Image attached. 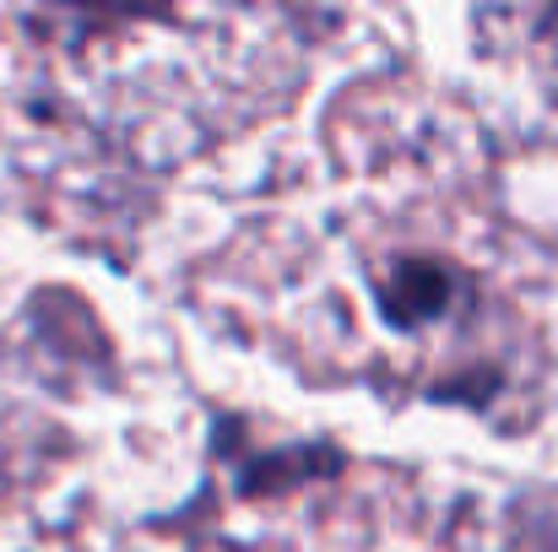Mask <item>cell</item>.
<instances>
[{
    "mask_svg": "<svg viewBox=\"0 0 558 552\" xmlns=\"http://www.w3.org/2000/svg\"><path fill=\"white\" fill-rule=\"evenodd\" d=\"M515 542L510 552H558V493H532L515 510Z\"/></svg>",
    "mask_w": 558,
    "mask_h": 552,
    "instance_id": "obj_3",
    "label": "cell"
},
{
    "mask_svg": "<svg viewBox=\"0 0 558 552\" xmlns=\"http://www.w3.org/2000/svg\"><path fill=\"white\" fill-rule=\"evenodd\" d=\"M543 27H548V33H543V54H548V76H554V87H558V11H548V16H543Z\"/></svg>",
    "mask_w": 558,
    "mask_h": 552,
    "instance_id": "obj_4",
    "label": "cell"
},
{
    "mask_svg": "<svg viewBox=\"0 0 558 552\" xmlns=\"http://www.w3.org/2000/svg\"><path fill=\"white\" fill-rule=\"evenodd\" d=\"M461 293H466V277L439 255H396L385 271H374L379 315L396 331H417L428 320H445Z\"/></svg>",
    "mask_w": 558,
    "mask_h": 552,
    "instance_id": "obj_1",
    "label": "cell"
},
{
    "mask_svg": "<svg viewBox=\"0 0 558 552\" xmlns=\"http://www.w3.org/2000/svg\"><path fill=\"white\" fill-rule=\"evenodd\" d=\"M337 466H342V455H337L331 444H299V450H277V455L244 461L239 488L255 493V499H266V493L299 488V482H310V477H326V471H337Z\"/></svg>",
    "mask_w": 558,
    "mask_h": 552,
    "instance_id": "obj_2",
    "label": "cell"
}]
</instances>
